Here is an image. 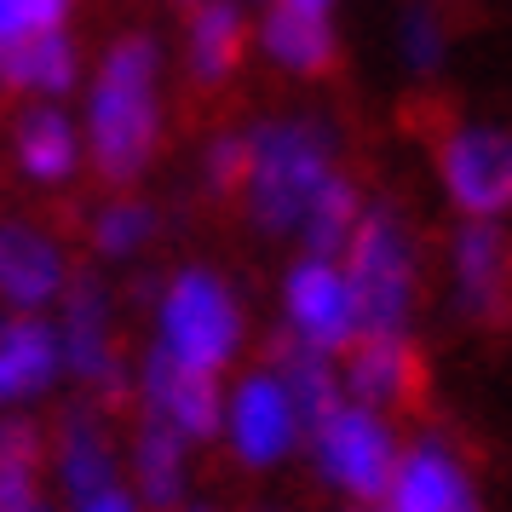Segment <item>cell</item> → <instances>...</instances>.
Here are the masks:
<instances>
[{
  "instance_id": "6da1fadb",
  "label": "cell",
  "mask_w": 512,
  "mask_h": 512,
  "mask_svg": "<svg viewBox=\"0 0 512 512\" xmlns=\"http://www.w3.org/2000/svg\"><path fill=\"white\" fill-rule=\"evenodd\" d=\"M156 150V47L127 35L110 47L93 87V162L110 185L139 179Z\"/></svg>"
},
{
  "instance_id": "7a4b0ae2",
  "label": "cell",
  "mask_w": 512,
  "mask_h": 512,
  "mask_svg": "<svg viewBox=\"0 0 512 512\" xmlns=\"http://www.w3.org/2000/svg\"><path fill=\"white\" fill-rule=\"evenodd\" d=\"M328 173V133L317 121H265L248 139V208L265 236L300 231Z\"/></svg>"
},
{
  "instance_id": "3957f363",
  "label": "cell",
  "mask_w": 512,
  "mask_h": 512,
  "mask_svg": "<svg viewBox=\"0 0 512 512\" xmlns=\"http://www.w3.org/2000/svg\"><path fill=\"white\" fill-rule=\"evenodd\" d=\"M346 288H351V311L363 334H403L409 323V305H415V254H409V236L397 225V213L386 202L357 213L346 242Z\"/></svg>"
},
{
  "instance_id": "277c9868",
  "label": "cell",
  "mask_w": 512,
  "mask_h": 512,
  "mask_svg": "<svg viewBox=\"0 0 512 512\" xmlns=\"http://www.w3.org/2000/svg\"><path fill=\"white\" fill-rule=\"evenodd\" d=\"M242 334L236 300L225 282H213L208 271H185V277L167 282L162 294V346L190 363V369H225Z\"/></svg>"
},
{
  "instance_id": "5b68a950",
  "label": "cell",
  "mask_w": 512,
  "mask_h": 512,
  "mask_svg": "<svg viewBox=\"0 0 512 512\" xmlns=\"http://www.w3.org/2000/svg\"><path fill=\"white\" fill-rule=\"evenodd\" d=\"M311 432H317V461H323V472L340 489L363 495V501H380V495L392 489L397 443H392V432L374 420V409L340 403V409H328Z\"/></svg>"
},
{
  "instance_id": "8992f818",
  "label": "cell",
  "mask_w": 512,
  "mask_h": 512,
  "mask_svg": "<svg viewBox=\"0 0 512 512\" xmlns=\"http://www.w3.org/2000/svg\"><path fill=\"white\" fill-rule=\"evenodd\" d=\"M438 162L443 185L466 219H495V213L512 208V133H495V127L449 133Z\"/></svg>"
},
{
  "instance_id": "52a82bcc",
  "label": "cell",
  "mask_w": 512,
  "mask_h": 512,
  "mask_svg": "<svg viewBox=\"0 0 512 512\" xmlns=\"http://www.w3.org/2000/svg\"><path fill=\"white\" fill-rule=\"evenodd\" d=\"M282 300H288V323H294V334H300L305 346H317V351H346V346H357V311H351V288H346V277H340L328 259H311V254H305L300 265L288 271Z\"/></svg>"
},
{
  "instance_id": "ba28073f",
  "label": "cell",
  "mask_w": 512,
  "mask_h": 512,
  "mask_svg": "<svg viewBox=\"0 0 512 512\" xmlns=\"http://www.w3.org/2000/svg\"><path fill=\"white\" fill-rule=\"evenodd\" d=\"M455 288H461V311L472 323H512V242L484 219L455 236Z\"/></svg>"
},
{
  "instance_id": "9c48e42d",
  "label": "cell",
  "mask_w": 512,
  "mask_h": 512,
  "mask_svg": "<svg viewBox=\"0 0 512 512\" xmlns=\"http://www.w3.org/2000/svg\"><path fill=\"white\" fill-rule=\"evenodd\" d=\"M144 409L179 426V438H213L219 432V386L208 369L179 363L167 346L150 351L144 363Z\"/></svg>"
},
{
  "instance_id": "30bf717a",
  "label": "cell",
  "mask_w": 512,
  "mask_h": 512,
  "mask_svg": "<svg viewBox=\"0 0 512 512\" xmlns=\"http://www.w3.org/2000/svg\"><path fill=\"white\" fill-rule=\"evenodd\" d=\"M58 351L81 380H93L98 392L121 403L127 397V374L116 363V346H110V323H104V288L93 277L70 282V300H64V334H58Z\"/></svg>"
},
{
  "instance_id": "8fae6325",
  "label": "cell",
  "mask_w": 512,
  "mask_h": 512,
  "mask_svg": "<svg viewBox=\"0 0 512 512\" xmlns=\"http://www.w3.org/2000/svg\"><path fill=\"white\" fill-rule=\"evenodd\" d=\"M300 438V415H294V403L282 392L277 374H254V380H242V392L231 403V443L236 455L248 466H271L288 455V443Z\"/></svg>"
},
{
  "instance_id": "7c38bea8",
  "label": "cell",
  "mask_w": 512,
  "mask_h": 512,
  "mask_svg": "<svg viewBox=\"0 0 512 512\" xmlns=\"http://www.w3.org/2000/svg\"><path fill=\"white\" fill-rule=\"evenodd\" d=\"M346 386L363 409H397L420 397V357L403 334H363V346H351Z\"/></svg>"
},
{
  "instance_id": "4fadbf2b",
  "label": "cell",
  "mask_w": 512,
  "mask_h": 512,
  "mask_svg": "<svg viewBox=\"0 0 512 512\" xmlns=\"http://www.w3.org/2000/svg\"><path fill=\"white\" fill-rule=\"evenodd\" d=\"M64 288V259L41 231L29 225H0V294L12 305H47Z\"/></svg>"
},
{
  "instance_id": "5bb4252c",
  "label": "cell",
  "mask_w": 512,
  "mask_h": 512,
  "mask_svg": "<svg viewBox=\"0 0 512 512\" xmlns=\"http://www.w3.org/2000/svg\"><path fill=\"white\" fill-rule=\"evenodd\" d=\"M64 363L58 334L41 317H6L0 323V403L35 397Z\"/></svg>"
},
{
  "instance_id": "9a60e30c",
  "label": "cell",
  "mask_w": 512,
  "mask_h": 512,
  "mask_svg": "<svg viewBox=\"0 0 512 512\" xmlns=\"http://www.w3.org/2000/svg\"><path fill=\"white\" fill-rule=\"evenodd\" d=\"M392 512H455L472 495L466 484V472L449 455H443L438 443H420L409 461L392 472Z\"/></svg>"
},
{
  "instance_id": "2e32d148",
  "label": "cell",
  "mask_w": 512,
  "mask_h": 512,
  "mask_svg": "<svg viewBox=\"0 0 512 512\" xmlns=\"http://www.w3.org/2000/svg\"><path fill=\"white\" fill-rule=\"evenodd\" d=\"M271 363H277L282 392H288V403H294V415H300L305 426H317L328 409H340V403H346V397H340V380H334V369L323 363V351L305 346L294 328L271 340Z\"/></svg>"
},
{
  "instance_id": "e0dca14e",
  "label": "cell",
  "mask_w": 512,
  "mask_h": 512,
  "mask_svg": "<svg viewBox=\"0 0 512 512\" xmlns=\"http://www.w3.org/2000/svg\"><path fill=\"white\" fill-rule=\"evenodd\" d=\"M0 81L24 93H70L75 87V47L64 29H41L24 41H0Z\"/></svg>"
},
{
  "instance_id": "ac0fdd59",
  "label": "cell",
  "mask_w": 512,
  "mask_h": 512,
  "mask_svg": "<svg viewBox=\"0 0 512 512\" xmlns=\"http://www.w3.org/2000/svg\"><path fill=\"white\" fill-rule=\"evenodd\" d=\"M265 47L277 64L300 75H317V70H334V29H328V12H305V6H271L265 12Z\"/></svg>"
},
{
  "instance_id": "d6986e66",
  "label": "cell",
  "mask_w": 512,
  "mask_h": 512,
  "mask_svg": "<svg viewBox=\"0 0 512 512\" xmlns=\"http://www.w3.org/2000/svg\"><path fill=\"white\" fill-rule=\"evenodd\" d=\"M133 472H139V495L156 512L179 507L185 495V449H179V426H167L162 415L144 409L139 443H133Z\"/></svg>"
},
{
  "instance_id": "ffe728a7",
  "label": "cell",
  "mask_w": 512,
  "mask_h": 512,
  "mask_svg": "<svg viewBox=\"0 0 512 512\" xmlns=\"http://www.w3.org/2000/svg\"><path fill=\"white\" fill-rule=\"evenodd\" d=\"M242 52V12L231 0H202L190 24V70L196 81H225Z\"/></svg>"
},
{
  "instance_id": "44dd1931",
  "label": "cell",
  "mask_w": 512,
  "mask_h": 512,
  "mask_svg": "<svg viewBox=\"0 0 512 512\" xmlns=\"http://www.w3.org/2000/svg\"><path fill=\"white\" fill-rule=\"evenodd\" d=\"M58 455H64V484H70L75 507H81V501H93L98 489L116 484L110 443H104V432H98L93 415H81V409H75V415L64 420V449H58Z\"/></svg>"
},
{
  "instance_id": "7402d4cb",
  "label": "cell",
  "mask_w": 512,
  "mask_h": 512,
  "mask_svg": "<svg viewBox=\"0 0 512 512\" xmlns=\"http://www.w3.org/2000/svg\"><path fill=\"white\" fill-rule=\"evenodd\" d=\"M357 213H363L357 190H351L340 173H328L323 185H317V196H311L305 219H300L311 259H334V254H340V248L351 242V225H357Z\"/></svg>"
},
{
  "instance_id": "603a6c76",
  "label": "cell",
  "mask_w": 512,
  "mask_h": 512,
  "mask_svg": "<svg viewBox=\"0 0 512 512\" xmlns=\"http://www.w3.org/2000/svg\"><path fill=\"white\" fill-rule=\"evenodd\" d=\"M18 162L29 167V179H70L75 173V133L58 110H35L18 127Z\"/></svg>"
},
{
  "instance_id": "cb8c5ba5",
  "label": "cell",
  "mask_w": 512,
  "mask_h": 512,
  "mask_svg": "<svg viewBox=\"0 0 512 512\" xmlns=\"http://www.w3.org/2000/svg\"><path fill=\"white\" fill-rule=\"evenodd\" d=\"M144 236H150V208H144V202H116V208L98 219L93 242H98V254L121 259V254H133Z\"/></svg>"
},
{
  "instance_id": "d4e9b609",
  "label": "cell",
  "mask_w": 512,
  "mask_h": 512,
  "mask_svg": "<svg viewBox=\"0 0 512 512\" xmlns=\"http://www.w3.org/2000/svg\"><path fill=\"white\" fill-rule=\"evenodd\" d=\"M242 185H248V139L225 133V139H213V150H208V190L213 196H236Z\"/></svg>"
},
{
  "instance_id": "484cf974",
  "label": "cell",
  "mask_w": 512,
  "mask_h": 512,
  "mask_svg": "<svg viewBox=\"0 0 512 512\" xmlns=\"http://www.w3.org/2000/svg\"><path fill=\"white\" fill-rule=\"evenodd\" d=\"M403 52H409L415 70H432L443 58V29L426 6H409V18H403Z\"/></svg>"
},
{
  "instance_id": "4316f807",
  "label": "cell",
  "mask_w": 512,
  "mask_h": 512,
  "mask_svg": "<svg viewBox=\"0 0 512 512\" xmlns=\"http://www.w3.org/2000/svg\"><path fill=\"white\" fill-rule=\"evenodd\" d=\"M0 455H12V461H35L41 455V432L29 426V420H0Z\"/></svg>"
},
{
  "instance_id": "83f0119b",
  "label": "cell",
  "mask_w": 512,
  "mask_h": 512,
  "mask_svg": "<svg viewBox=\"0 0 512 512\" xmlns=\"http://www.w3.org/2000/svg\"><path fill=\"white\" fill-rule=\"evenodd\" d=\"M35 35V0H0V41Z\"/></svg>"
},
{
  "instance_id": "f1b7e54d",
  "label": "cell",
  "mask_w": 512,
  "mask_h": 512,
  "mask_svg": "<svg viewBox=\"0 0 512 512\" xmlns=\"http://www.w3.org/2000/svg\"><path fill=\"white\" fill-rule=\"evenodd\" d=\"M81 512H133V495H121V489L110 484V489H98L93 501H81Z\"/></svg>"
},
{
  "instance_id": "f546056e",
  "label": "cell",
  "mask_w": 512,
  "mask_h": 512,
  "mask_svg": "<svg viewBox=\"0 0 512 512\" xmlns=\"http://www.w3.org/2000/svg\"><path fill=\"white\" fill-rule=\"evenodd\" d=\"M64 12H70V0H35V35H41V29H58Z\"/></svg>"
},
{
  "instance_id": "4dcf8cb0",
  "label": "cell",
  "mask_w": 512,
  "mask_h": 512,
  "mask_svg": "<svg viewBox=\"0 0 512 512\" xmlns=\"http://www.w3.org/2000/svg\"><path fill=\"white\" fill-rule=\"evenodd\" d=\"M282 6H305V12H328V0H282Z\"/></svg>"
},
{
  "instance_id": "1f68e13d",
  "label": "cell",
  "mask_w": 512,
  "mask_h": 512,
  "mask_svg": "<svg viewBox=\"0 0 512 512\" xmlns=\"http://www.w3.org/2000/svg\"><path fill=\"white\" fill-rule=\"evenodd\" d=\"M6 512H47V507H41V501L29 495V501H18V507H6Z\"/></svg>"
},
{
  "instance_id": "d6a6232c",
  "label": "cell",
  "mask_w": 512,
  "mask_h": 512,
  "mask_svg": "<svg viewBox=\"0 0 512 512\" xmlns=\"http://www.w3.org/2000/svg\"><path fill=\"white\" fill-rule=\"evenodd\" d=\"M455 512H478V501H472V495H466V501H461V507H455Z\"/></svg>"
},
{
  "instance_id": "836d02e7",
  "label": "cell",
  "mask_w": 512,
  "mask_h": 512,
  "mask_svg": "<svg viewBox=\"0 0 512 512\" xmlns=\"http://www.w3.org/2000/svg\"><path fill=\"white\" fill-rule=\"evenodd\" d=\"M190 512H213V507H190Z\"/></svg>"
}]
</instances>
